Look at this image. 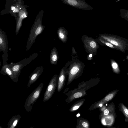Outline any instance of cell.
Here are the masks:
<instances>
[{"mask_svg":"<svg viewBox=\"0 0 128 128\" xmlns=\"http://www.w3.org/2000/svg\"><path fill=\"white\" fill-rule=\"evenodd\" d=\"M84 66V63L76 58L72 57L69 67L67 68L66 73L68 75L67 85L82 75Z\"/></svg>","mask_w":128,"mask_h":128,"instance_id":"6da1fadb","label":"cell"},{"mask_svg":"<svg viewBox=\"0 0 128 128\" xmlns=\"http://www.w3.org/2000/svg\"><path fill=\"white\" fill-rule=\"evenodd\" d=\"M99 36L116 47L124 52L128 50V40L116 35L108 34H100Z\"/></svg>","mask_w":128,"mask_h":128,"instance_id":"7a4b0ae2","label":"cell"},{"mask_svg":"<svg viewBox=\"0 0 128 128\" xmlns=\"http://www.w3.org/2000/svg\"><path fill=\"white\" fill-rule=\"evenodd\" d=\"M86 51L92 54L93 56L96 55L99 45L94 39L86 35H83L81 38Z\"/></svg>","mask_w":128,"mask_h":128,"instance_id":"3957f363","label":"cell"},{"mask_svg":"<svg viewBox=\"0 0 128 128\" xmlns=\"http://www.w3.org/2000/svg\"><path fill=\"white\" fill-rule=\"evenodd\" d=\"M43 82L40 84L28 96L26 100L24 107L28 112L31 111L33 105L39 98L42 89Z\"/></svg>","mask_w":128,"mask_h":128,"instance_id":"277c9868","label":"cell"},{"mask_svg":"<svg viewBox=\"0 0 128 128\" xmlns=\"http://www.w3.org/2000/svg\"><path fill=\"white\" fill-rule=\"evenodd\" d=\"M58 77L55 75L51 80L44 95L43 102L48 100L54 94L57 86Z\"/></svg>","mask_w":128,"mask_h":128,"instance_id":"5b68a950","label":"cell"},{"mask_svg":"<svg viewBox=\"0 0 128 128\" xmlns=\"http://www.w3.org/2000/svg\"><path fill=\"white\" fill-rule=\"evenodd\" d=\"M70 62L66 63L65 66L62 68L58 77L57 85V90L60 92L63 88L65 84L66 76V73L67 68L69 66Z\"/></svg>","mask_w":128,"mask_h":128,"instance_id":"8992f818","label":"cell"},{"mask_svg":"<svg viewBox=\"0 0 128 128\" xmlns=\"http://www.w3.org/2000/svg\"><path fill=\"white\" fill-rule=\"evenodd\" d=\"M65 3L78 8L91 10L92 8L87 4L84 0H62Z\"/></svg>","mask_w":128,"mask_h":128,"instance_id":"52a82bcc","label":"cell"},{"mask_svg":"<svg viewBox=\"0 0 128 128\" xmlns=\"http://www.w3.org/2000/svg\"><path fill=\"white\" fill-rule=\"evenodd\" d=\"M118 90H116L108 94L104 98L93 105V108H95L101 107L104 104L112 100L116 94Z\"/></svg>","mask_w":128,"mask_h":128,"instance_id":"ba28073f","label":"cell"},{"mask_svg":"<svg viewBox=\"0 0 128 128\" xmlns=\"http://www.w3.org/2000/svg\"><path fill=\"white\" fill-rule=\"evenodd\" d=\"M43 71V68L42 66H38L36 68L29 76V80L27 85L28 87L30 86L37 80Z\"/></svg>","mask_w":128,"mask_h":128,"instance_id":"9c48e42d","label":"cell"},{"mask_svg":"<svg viewBox=\"0 0 128 128\" xmlns=\"http://www.w3.org/2000/svg\"><path fill=\"white\" fill-rule=\"evenodd\" d=\"M15 78L18 80V78L20 76L21 70L23 67V64L20 62L16 63H11L8 64Z\"/></svg>","mask_w":128,"mask_h":128,"instance_id":"30bf717a","label":"cell"},{"mask_svg":"<svg viewBox=\"0 0 128 128\" xmlns=\"http://www.w3.org/2000/svg\"><path fill=\"white\" fill-rule=\"evenodd\" d=\"M8 48V42L6 36L4 32L0 31V51L4 52V53H7Z\"/></svg>","mask_w":128,"mask_h":128,"instance_id":"8fae6325","label":"cell"},{"mask_svg":"<svg viewBox=\"0 0 128 128\" xmlns=\"http://www.w3.org/2000/svg\"><path fill=\"white\" fill-rule=\"evenodd\" d=\"M0 72L3 74H7L14 82H17L18 81V80L15 78L8 64H6L3 65L1 70Z\"/></svg>","mask_w":128,"mask_h":128,"instance_id":"7c38bea8","label":"cell"},{"mask_svg":"<svg viewBox=\"0 0 128 128\" xmlns=\"http://www.w3.org/2000/svg\"><path fill=\"white\" fill-rule=\"evenodd\" d=\"M57 34L59 39L62 42H66L68 40V32L67 30L63 27H60L58 29Z\"/></svg>","mask_w":128,"mask_h":128,"instance_id":"4fadbf2b","label":"cell"},{"mask_svg":"<svg viewBox=\"0 0 128 128\" xmlns=\"http://www.w3.org/2000/svg\"><path fill=\"white\" fill-rule=\"evenodd\" d=\"M50 55V63L52 64H56L58 58V54L56 48L54 47L51 50Z\"/></svg>","mask_w":128,"mask_h":128,"instance_id":"5bb4252c","label":"cell"},{"mask_svg":"<svg viewBox=\"0 0 128 128\" xmlns=\"http://www.w3.org/2000/svg\"><path fill=\"white\" fill-rule=\"evenodd\" d=\"M78 91L74 92L73 94L71 95L69 97L68 100L69 101V103L71 102L74 100L78 98H79L84 96L86 94V93L85 90H78Z\"/></svg>","mask_w":128,"mask_h":128,"instance_id":"9a60e30c","label":"cell"},{"mask_svg":"<svg viewBox=\"0 0 128 128\" xmlns=\"http://www.w3.org/2000/svg\"><path fill=\"white\" fill-rule=\"evenodd\" d=\"M21 118L20 115L14 116L8 123V128H14L16 126Z\"/></svg>","mask_w":128,"mask_h":128,"instance_id":"2e32d148","label":"cell"},{"mask_svg":"<svg viewBox=\"0 0 128 128\" xmlns=\"http://www.w3.org/2000/svg\"><path fill=\"white\" fill-rule=\"evenodd\" d=\"M96 41L100 44L103 45L107 46L112 48L118 50V48L100 36L95 39Z\"/></svg>","mask_w":128,"mask_h":128,"instance_id":"e0dca14e","label":"cell"},{"mask_svg":"<svg viewBox=\"0 0 128 128\" xmlns=\"http://www.w3.org/2000/svg\"><path fill=\"white\" fill-rule=\"evenodd\" d=\"M90 124L88 121L83 118H80L78 120L76 128H89Z\"/></svg>","mask_w":128,"mask_h":128,"instance_id":"ac0fdd59","label":"cell"},{"mask_svg":"<svg viewBox=\"0 0 128 128\" xmlns=\"http://www.w3.org/2000/svg\"><path fill=\"white\" fill-rule=\"evenodd\" d=\"M119 110L121 111L125 116V121L128 122V108L122 103H120L118 105Z\"/></svg>","mask_w":128,"mask_h":128,"instance_id":"d6986e66","label":"cell"},{"mask_svg":"<svg viewBox=\"0 0 128 128\" xmlns=\"http://www.w3.org/2000/svg\"><path fill=\"white\" fill-rule=\"evenodd\" d=\"M85 100V99H82L76 102L70 107L69 110L70 111L73 112L77 110L83 104Z\"/></svg>","mask_w":128,"mask_h":128,"instance_id":"ffe728a7","label":"cell"},{"mask_svg":"<svg viewBox=\"0 0 128 128\" xmlns=\"http://www.w3.org/2000/svg\"><path fill=\"white\" fill-rule=\"evenodd\" d=\"M111 66L114 72L116 74L120 72V70L117 63L113 60H111Z\"/></svg>","mask_w":128,"mask_h":128,"instance_id":"44dd1931","label":"cell"},{"mask_svg":"<svg viewBox=\"0 0 128 128\" xmlns=\"http://www.w3.org/2000/svg\"><path fill=\"white\" fill-rule=\"evenodd\" d=\"M112 108H111V106H108L103 111L102 116H106L108 115L110 112H112Z\"/></svg>","mask_w":128,"mask_h":128,"instance_id":"7402d4cb","label":"cell"},{"mask_svg":"<svg viewBox=\"0 0 128 128\" xmlns=\"http://www.w3.org/2000/svg\"><path fill=\"white\" fill-rule=\"evenodd\" d=\"M92 54H90L87 56V59L88 60H91L93 58Z\"/></svg>","mask_w":128,"mask_h":128,"instance_id":"603a6c76","label":"cell"},{"mask_svg":"<svg viewBox=\"0 0 128 128\" xmlns=\"http://www.w3.org/2000/svg\"><path fill=\"white\" fill-rule=\"evenodd\" d=\"M72 56L76 54H77V53L76 52L75 50L74 47H73L72 50Z\"/></svg>","mask_w":128,"mask_h":128,"instance_id":"cb8c5ba5","label":"cell"},{"mask_svg":"<svg viewBox=\"0 0 128 128\" xmlns=\"http://www.w3.org/2000/svg\"><path fill=\"white\" fill-rule=\"evenodd\" d=\"M14 10L15 11L17 12H18V10L17 8H15V9Z\"/></svg>","mask_w":128,"mask_h":128,"instance_id":"d4e9b609","label":"cell"},{"mask_svg":"<svg viewBox=\"0 0 128 128\" xmlns=\"http://www.w3.org/2000/svg\"><path fill=\"white\" fill-rule=\"evenodd\" d=\"M15 8L14 7L12 6L11 9L12 10H14L15 9Z\"/></svg>","mask_w":128,"mask_h":128,"instance_id":"484cf974","label":"cell"},{"mask_svg":"<svg viewBox=\"0 0 128 128\" xmlns=\"http://www.w3.org/2000/svg\"><path fill=\"white\" fill-rule=\"evenodd\" d=\"M126 57H127V58L128 59V56H126Z\"/></svg>","mask_w":128,"mask_h":128,"instance_id":"4316f807","label":"cell"}]
</instances>
